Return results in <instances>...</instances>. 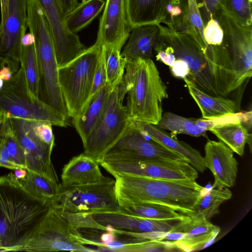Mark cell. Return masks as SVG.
I'll return each instance as SVG.
<instances>
[{"label": "cell", "instance_id": "cell-1", "mask_svg": "<svg viewBox=\"0 0 252 252\" xmlns=\"http://www.w3.org/2000/svg\"><path fill=\"white\" fill-rule=\"evenodd\" d=\"M158 40L171 46L176 59L187 63V77L197 88L214 96L226 97L237 89L229 53L222 44L203 46L190 36L161 23Z\"/></svg>", "mask_w": 252, "mask_h": 252}, {"label": "cell", "instance_id": "cell-2", "mask_svg": "<svg viewBox=\"0 0 252 252\" xmlns=\"http://www.w3.org/2000/svg\"><path fill=\"white\" fill-rule=\"evenodd\" d=\"M51 205L28 192L13 172L0 177V245L5 252L21 251Z\"/></svg>", "mask_w": 252, "mask_h": 252}, {"label": "cell", "instance_id": "cell-3", "mask_svg": "<svg viewBox=\"0 0 252 252\" xmlns=\"http://www.w3.org/2000/svg\"><path fill=\"white\" fill-rule=\"evenodd\" d=\"M118 91L123 99L127 94L125 106L129 121L158 124L162 116V101L168 95L151 59H126Z\"/></svg>", "mask_w": 252, "mask_h": 252}, {"label": "cell", "instance_id": "cell-4", "mask_svg": "<svg viewBox=\"0 0 252 252\" xmlns=\"http://www.w3.org/2000/svg\"><path fill=\"white\" fill-rule=\"evenodd\" d=\"M116 198L121 206L153 203L171 208L190 216L206 189L194 180H168L113 175Z\"/></svg>", "mask_w": 252, "mask_h": 252}, {"label": "cell", "instance_id": "cell-5", "mask_svg": "<svg viewBox=\"0 0 252 252\" xmlns=\"http://www.w3.org/2000/svg\"><path fill=\"white\" fill-rule=\"evenodd\" d=\"M27 24L33 37L39 63L40 94L43 95L42 100L68 118L59 82L53 37L48 21L36 0H29Z\"/></svg>", "mask_w": 252, "mask_h": 252}, {"label": "cell", "instance_id": "cell-6", "mask_svg": "<svg viewBox=\"0 0 252 252\" xmlns=\"http://www.w3.org/2000/svg\"><path fill=\"white\" fill-rule=\"evenodd\" d=\"M0 115L49 122L60 127L68 125L65 115L30 91L21 66L0 89Z\"/></svg>", "mask_w": 252, "mask_h": 252}, {"label": "cell", "instance_id": "cell-7", "mask_svg": "<svg viewBox=\"0 0 252 252\" xmlns=\"http://www.w3.org/2000/svg\"><path fill=\"white\" fill-rule=\"evenodd\" d=\"M101 47L95 44L86 48L66 64L58 67L61 93L68 116H78L87 105Z\"/></svg>", "mask_w": 252, "mask_h": 252}, {"label": "cell", "instance_id": "cell-8", "mask_svg": "<svg viewBox=\"0 0 252 252\" xmlns=\"http://www.w3.org/2000/svg\"><path fill=\"white\" fill-rule=\"evenodd\" d=\"M52 205L69 214L94 215L122 209L116 196L115 179L108 177L99 182L79 186L60 183Z\"/></svg>", "mask_w": 252, "mask_h": 252}, {"label": "cell", "instance_id": "cell-9", "mask_svg": "<svg viewBox=\"0 0 252 252\" xmlns=\"http://www.w3.org/2000/svg\"><path fill=\"white\" fill-rule=\"evenodd\" d=\"M84 238L61 211L51 205L21 251L96 252L83 244Z\"/></svg>", "mask_w": 252, "mask_h": 252}, {"label": "cell", "instance_id": "cell-10", "mask_svg": "<svg viewBox=\"0 0 252 252\" xmlns=\"http://www.w3.org/2000/svg\"><path fill=\"white\" fill-rule=\"evenodd\" d=\"M118 86L111 93L103 111L83 145L84 153L99 164L106 152L121 137L129 125Z\"/></svg>", "mask_w": 252, "mask_h": 252}, {"label": "cell", "instance_id": "cell-11", "mask_svg": "<svg viewBox=\"0 0 252 252\" xmlns=\"http://www.w3.org/2000/svg\"><path fill=\"white\" fill-rule=\"evenodd\" d=\"M146 159L187 160L129 124L124 134L104 155L100 163Z\"/></svg>", "mask_w": 252, "mask_h": 252}, {"label": "cell", "instance_id": "cell-12", "mask_svg": "<svg viewBox=\"0 0 252 252\" xmlns=\"http://www.w3.org/2000/svg\"><path fill=\"white\" fill-rule=\"evenodd\" d=\"M216 19L223 31V45L229 53L238 89L252 75V26L241 25L223 9Z\"/></svg>", "mask_w": 252, "mask_h": 252}, {"label": "cell", "instance_id": "cell-13", "mask_svg": "<svg viewBox=\"0 0 252 252\" xmlns=\"http://www.w3.org/2000/svg\"><path fill=\"white\" fill-rule=\"evenodd\" d=\"M99 164L112 176L168 180H196L198 178L197 171L186 160H132L102 162Z\"/></svg>", "mask_w": 252, "mask_h": 252}, {"label": "cell", "instance_id": "cell-14", "mask_svg": "<svg viewBox=\"0 0 252 252\" xmlns=\"http://www.w3.org/2000/svg\"><path fill=\"white\" fill-rule=\"evenodd\" d=\"M10 127L25 152L26 169L60 184L51 160L54 147L43 142L34 129V121L7 117Z\"/></svg>", "mask_w": 252, "mask_h": 252}, {"label": "cell", "instance_id": "cell-15", "mask_svg": "<svg viewBox=\"0 0 252 252\" xmlns=\"http://www.w3.org/2000/svg\"><path fill=\"white\" fill-rule=\"evenodd\" d=\"M29 0H8L6 16L0 24V54L13 73L20 67L22 40L28 28Z\"/></svg>", "mask_w": 252, "mask_h": 252}, {"label": "cell", "instance_id": "cell-16", "mask_svg": "<svg viewBox=\"0 0 252 252\" xmlns=\"http://www.w3.org/2000/svg\"><path fill=\"white\" fill-rule=\"evenodd\" d=\"M50 26L58 67L70 62L86 48L77 34L70 32L65 15L57 0H36Z\"/></svg>", "mask_w": 252, "mask_h": 252}, {"label": "cell", "instance_id": "cell-17", "mask_svg": "<svg viewBox=\"0 0 252 252\" xmlns=\"http://www.w3.org/2000/svg\"><path fill=\"white\" fill-rule=\"evenodd\" d=\"M131 31L125 0H106L94 44L100 47L110 46L121 50Z\"/></svg>", "mask_w": 252, "mask_h": 252}, {"label": "cell", "instance_id": "cell-18", "mask_svg": "<svg viewBox=\"0 0 252 252\" xmlns=\"http://www.w3.org/2000/svg\"><path fill=\"white\" fill-rule=\"evenodd\" d=\"M98 224L108 228L144 233L172 231L180 220H160L144 218L130 214L122 209L113 212L92 215Z\"/></svg>", "mask_w": 252, "mask_h": 252}, {"label": "cell", "instance_id": "cell-19", "mask_svg": "<svg viewBox=\"0 0 252 252\" xmlns=\"http://www.w3.org/2000/svg\"><path fill=\"white\" fill-rule=\"evenodd\" d=\"M204 150L205 166L210 170L215 179L212 188L233 187L238 163L232 150L221 141L210 140L205 144Z\"/></svg>", "mask_w": 252, "mask_h": 252}, {"label": "cell", "instance_id": "cell-20", "mask_svg": "<svg viewBox=\"0 0 252 252\" xmlns=\"http://www.w3.org/2000/svg\"><path fill=\"white\" fill-rule=\"evenodd\" d=\"M173 231L184 233L183 238L172 242L177 251L191 252L203 249L213 243L220 228L201 215L187 216L180 220Z\"/></svg>", "mask_w": 252, "mask_h": 252}, {"label": "cell", "instance_id": "cell-21", "mask_svg": "<svg viewBox=\"0 0 252 252\" xmlns=\"http://www.w3.org/2000/svg\"><path fill=\"white\" fill-rule=\"evenodd\" d=\"M129 124L134 128L146 132L152 139L182 156L197 171L202 173L207 168L204 158L198 150L175 138L157 125L135 121H129Z\"/></svg>", "mask_w": 252, "mask_h": 252}, {"label": "cell", "instance_id": "cell-22", "mask_svg": "<svg viewBox=\"0 0 252 252\" xmlns=\"http://www.w3.org/2000/svg\"><path fill=\"white\" fill-rule=\"evenodd\" d=\"M99 164L84 153L73 157L62 169L61 184L74 186L102 181L105 177L102 174Z\"/></svg>", "mask_w": 252, "mask_h": 252}, {"label": "cell", "instance_id": "cell-23", "mask_svg": "<svg viewBox=\"0 0 252 252\" xmlns=\"http://www.w3.org/2000/svg\"><path fill=\"white\" fill-rule=\"evenodd\" d=\"M127 18L135 27L163 23L167 19L169 0H125Z\"/></svg>", "mask_w": 252, "mask_h": 252}, {"label": "cell", "instance_id": "cell-24", "mask_svg": "<svg viewBox=\"0 0 252 252\" xmlns=\"http://www.w3.org/2000/svg\"><path fill=\"white\" fill-rule=\"evenodd\" d=\"M128 41L121 52L126 59H151L159 34L157 24L144 25L131 29Z\"/></svg>", "mask_w": 252, "mask_h": 252}, {"label": "cell", "instance_id": "cell-25", "mask_svg": "<svg viewBox=\"0 0 252 252\" xmlns=\"http://www.w3.org/2000/svg\"><path fill=\"white\" fill-rule=\"evenodd\" d=\"M189 92L201 112L202 118H218L236 112V102L223 96L211 95L197 88L186 77L183 79Z\"/></svg>", "mask_w": 252, "mask_h": 252}, {"label": "cell", "instance_id": "cell-26", "mask_svg": "<svg viewBox=\"0 0 252 252\" xmlns=\"http://www.w3.org/2000/svg\"><path fill=\"white\" fill-rule=\"evenodd\" d=\"M113 90L107 84L93 97L82 113L72 119V124L84 145L105 108Z\"/></svg>", "mask_w": 252, "mask_h": 252}, {"label": "cell", "instance_id": "cell-27", "mask_svg": "<svg viewBox=\"0 0 252 252\" xmlns=\"http://www.w3.org/2000/svg\"><path fill=\"white\" fill-rule=\"evenodd\" d=\"M164 24L177 32L190 36L201 45H208L203 37L204 24L197 0H187L185 12L167 20Z\"/></svg>", "mask_w": 252, "mask_h": 252}, {"label": "cell", "instance_id": "cell-28", "mask_svg": "<svg viewBox=\"0 0 252 252\" xmlns=\"http://www.w3.org/2000/svg\"><path fill=\"white\" fill-rule=\"evenodd\" d=\"M20 63L30 91L35 96L40 98V75L39 63L33 37L30 32L26 34L23 39Z\"/></svg>", "mask_w": 252, "mask_h": 252}, {"label": "cell", "instance_id": "cell-29", "mask_svg": "<svg viewBox=\"0 0 252 252\" xmlns=\"http://www.w3.org/2000/svg\"><path fill=\"white\" fill-rule=\"evenodd\" d=\"M104 0H83L65 15V24L68 30L74 34L89 25L103 9Z\"/></svg>", "mask_w": 252, "mask_h": 252}, {"label": "cell", "instance_id": "cell-30", "mask_svg": "<svg viewBox=\"0 0 252 252\" xmlns=\"http://www.w3.org/2000/svg\"><path fill=\"white\" fill-rule=\"evenodd\" d=\"M232 151L240 156L244 154L246 143L251 149L252 134L242 124H234L213 128L210 130Z\"/></svg>", "mask_w": 252, "mask_h": 252}, {"label": "cell", "instance_id": "cell-31", "mask_svg": "<svg viewBox=\"0 0 252 252\" xmlns=\"http://www.w3.org/2000/svg\"><path fill=\"white\" fill-rule=\"evenodd\" d=\"M157 126L170 131L173 137L178 134H184L207 138V131L199 125L198 119L186 118L167 112L162 115Z\"/></svg>", "mask_w": 252, "mask_h": 252}, {"label": "cell", "instance_id": "cell-32", "mask_svg": "<svg viewBox=\"0 0 252 252\" xmlns=\"http://www.w3.org/2000/svg\"><path fill=\"white\" fill-rule=\"evenodd\" d=\"M27 170L26 177L19 180L24 188L33 196L52 203L58 193L60 183H56L44 176Z\"/></svg>", "mask_w": 252, "mask_h": 252}, {"label": "cell", "instance_id": "cell-33", "mask_svg": "<svg viewBox=\"0 0 252 252\" xmlns=\"http://www.w3.org/2000/svg\"><path fill=\"white\" fill-rule=\"evenodd\" d=\"M232 196V192L228 188H212L199 197L194 205L191 216L201 215L209 220L219 212L220 205L230 199Z\"/></svg>", "mask_w": 252, "mask_h": 252}, {"label": "cell", "instance_id": "cell-34", "mask_svg": "<svg viewBox=\"0 0 252 252\" xmlns=\"http://www.w3.org/2000/svg\"><path fill=\"white\" fill-rule=\"evenodd\" d=\"M125 211L138 217L160 220H183L187 216L169 207L153 203H137L122 206Z\"/></svg>", "mask_w": 252, "mask_h": 252}, {"label": "cell", "instance_id": "cell-35", "mask_svg": "<svg viewBox=\"0 0 252 252\" xmlns=\"http://www.w3.org/2000/svg\"><path fill=\"white\" fill-rule=\"evenodd\" d=\"M102 46L104 51L106 84L114 90L122 81L126 59L122 57L121 50L110 46Z\"/></svg>", "mask_w": 252, "mask_h": 252}, {"label": "cell", "instance_id": "cell-36", "mask_svg": "<svg viewBox=\"0 0 252 252\" xmlns=\"http://www.w3.org/2000/svg\"><path fill=\"white\" fill-rule=\"evenodd\" d=\"M221 9L244 26H252V0H224Z\"/></svg>", "mask_w": 252, "mask_h": 252}, {"label": "cell", "instance_id": "cell-37", "mask_svg": "<svg viewBox=\"0 0 252 252\" xmlns=\"http://www.w3.org/2000/svg\"><path fill=\"white\" fill-rule=\"evenodd\" d=\"M4 141L11 162L17 168L26 169L27 161L25 152L13 133L7 117Z\"/></svg>", "mask_w": 252, "mask_h": 252}, {"label": "cell", "instance_id": "cell-38", "mask_svg": "<svg viewBox=\"0 0 252 252\" xmlns=\"http://www.w3.org/2000/svg\"><path fill=\"white\" fill-rule=\"evenodd\" d=\"M203 34L207 44L213 46L223 44V31L217 20L211 18L205 25Z\"/></svg>", "mask_w": 252, "mask_h": 252}, {"label": "cell", "instance_id": "cell-39", "mask_svg": "<svg viewBox=\"0 0 252 252\" xmlns=\"http://www.w3.org/2000/svg\"><path fill=\"white\" fill-rule=\"evenodd\" d=\"M106 84V75L105 65L104 51L103 47L102 46L95 71L92 92L87 104L93 97Z\"/></svg>", "mask_w": 252, "mask_h": 252}, {"label": "cell", "instance_id": "cell-40", "mask_svg": "<svg viewBox=\"0 0 252 252\" xmlns=\"http://www.w3.org/2000/svg\"><path fill=\"white\" fill-rule=\"evenodd\" d=\"M223 2L224 0H201L198 3L204 26L211 18L216 19L218 13L222 7Z\"/></svg>", "mask_w": 252, "mask_h": 252}, {"label": "cell", "instance_id": "cell-41", "mask_svg": "<svg viewBox=\"0 0 252 252\" xmlns=\"http://www.w3.org/2000/svg\"><path fill=\"white\" fill-rule=\"evenodd\" d=\"M52 125L46 122L34 121V129L39 138L45 143L54 147L55 137Z\"/></svg>", "mask_w": 252, "mask_h": 252}, {"label": "cell", "instance_id": "cell-42", "mask_svg": "<svg viewBox=\"0 0 252 252\" xmlns=\"http://www.w3.org/2000/svg\"><path fill=\"white\" fill-rule=\"evenodd\" d=\"M154 50L157 53L156 58L157 61L162 62L169 67L174 64L176 59L171 46L158 40Z\"/></svg>", "mask_w": 252, "mask_h": 252}, {"label": "cell", "instance_id": "cell-43", "mask_svg": "<svg viewBox=\"0 0 252 252\" xmlns=\"http://www.w3.org/2000/svg\"><path fill=\"white\" fill-rule=\"evenodd\" d=\"M170 68L172 75L176 78L184 79L187 77L189 73L187 63L179 59L176 60L174 64Z\"/></svg>", "mask_w": 252, "mask_h": 252}, {"label": "cell", "instance_id": "cell-44", "mask_svg": "<svg viewBox=\"0 0 252 252\" xmlns=\"http://www.w3.org/2000/svg\"><path fill=\"white\" fill-rule=\"evenodd\" d=\"M0 167H3L12 170L17 168L11 161L9 154L5 145L4 138L0 149Z\"/></svg>", "mask_w": 252, "mask_h": 252}, {"label": "cell", "instance_id": "cell-45", "mask_svg": "<svg viewBox=\"0 0 252 252\" xmlns=\"http://www.w3.org/2000/svg\"><path fill=\"white\" fill-rule=\"evenodd\" d=\"M63 12L66 15L78 4V0H57Z\"/></svg>", "mask_w": 252, "mask_h": 252}, {"label": "cell", "instance_id": "cell-46", "mask_svg": "<svg viewBox=\"0 0 252 252\" xmlns=\"http://www.w3.org/2000/svg\"><path fill=\"white\" fill-rule=\"evenodd\" d=\"M14 73L11 69L6 64L0 69V77L4 82L10 80Z\"/></svg>", "mask_w": 252, "mask_h": 252}, {"label": "cell", "instance_id": "cell-47", "mask_svg": "<svg viewBox=\"0 0 252 252\" xmlns=\"http://www.w3.org/2000/svg\"><path fill=\"white\" fill-rule=\"evenodd\" d=\"M6 124V117L3 116L0 118V149L4 140Z\"/></svg>", "mask_w": 252, "mask_h": 252}, {"label": "cell", "instance_id": "cell-48", "mask_svg": "<svg viewBox=\"0 0 252 252\" xmlns=\"http://www.w3.org/2000/svg\"><path fill=\"white\" fill-rule=\"evenodd\" d=\"M1 10V20L0 24H2L6 16L8 7V0H0Z\"/></svg>", "mask_w": 252, "mask_h": 252}, {"label": "cell", "instance_id": "cell-49", "mask_svg": "<svg viewBox=\"0 0 252 252\" xmlns=\"http://www.w3.org/2000/svg\"><path fill=\"white\" fill-rule=\"evenodd\" d=\"M169 5L170 6H178L183 10V12L186 9L187 5V0H169Z\"/></svg>", "mask_w": 252, "mask_h": 252}, {"label": "cell", "instance_id": "cell-50", "mask_svg": "<svg viewBox=\"0 0 252 252\" xmlns=\"http://www.w3.org/2000/svg\"><path fill=\"white\" fill-rule=\"evenodd\" d=\"M27 173V169L19 168L14 169L13 174L16 178L19 180H20L24 179L26 177Z\"/></svg>", "mask_w": 252, "mask_h": 252}, {"label": "cell", "instance_id": "cell-51", "mask_svg": "<svg viewBox=\"0 0 252 252\" xmlns=\"http://www.w3.org/2000/svg\"><path fill=\"white\" fill-rule=\"evenodd\" d=\"M5 61L0 54V69L5 65Z\"/></svg>", "mask_w": 252, "mask_h": 252}, {"label": "cell", "instance_id": "cell-52", "mask_svg": "<svg viewBox=\"0 0 252 252\" xmlns=\"http://www.w3.org/2000/svg\"><path fill=\"white\" fill-rule=\"evenodd\" d=\"M4 83V81L0 77V89L2 88L3 86Z\"/></svg>", "mask_w": 252, "mask_h": 252}, {"label": "cell", "instance_id": "cell-53", "mask_svg": "<svg viewBox=\"0 0 252 252\" xmlns=\"http://www.w3.org/2000/svg\"><path fill=\"white\" fill-rule=\"evenodd\" d=\"M0 252H5V250L1 247L0 245Z\"/></svg>", "mask_w": 252, "mask_h": 252}, {"label": "cell", "instance_id": "cell-54", "mask_svg": "<svg viewBox=\"0 0 252 252\" xmlns=\"http://www.w3.org/2000/svg\"><path fill=\"white\" fill-rule=\"evenodd\" d=\"M1 115H0V118L1 117Z\"/></svg>", "mask_w": 252, "mask_h": 252}]
</instances>
